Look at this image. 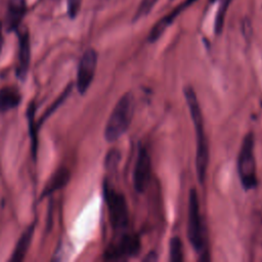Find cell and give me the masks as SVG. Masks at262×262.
I'll return each mask as SVG.
<instances>
[{
    "instance_id": "1",
    "label": "cell",
    "mask_w": 262,
    "mask_h": 262,
    "mask_svg": "<svg viewBox=\"0 0 262 262\" xmlns=\"http://www.w3.org/2000/svg\"><path fill=\"white\" fill-rule=\"evenodd\" d=\"M186 103L190 113L191 120L193 122L195 137H196V154H195V168L196 175L200 183H203L206 178V173L209 163V145L205 134L204 121L200 103L198 101L196 94L192 87L186 86L183 89Z\"/></svg>"
},
{
    "instance_id": "2",
    "label": "cell",
    "mask_w": 262,
    "mask_h": 262,
    "mask_svg": "<svg viewBox=\"0 0 262 262\" xmlns=\"http://www.w3.org/2000/svg\"><path fill=\"white\" fill-rule=\"evenodd\" d=\"M135 110V99L131 91L126 92L115 105L104 128V137L108 142L119 139L129 128Z\"/></svg>"
},
{
    "instance_id": "3",
    "label": "cell",
    "mask_w": 262,
    "mask_h": 262,
    "mask_svg": "<svg viewBox=\"0 0 262 262\" xmlns=\"http://www.w3.org/2000/svg\"><path fill=\"white\" fill-rule=\"evenodd\" d=\"M237 172L245 189H253L257 186L254 135L252 132H249L243 140L237 160Z\"/></svg>"
},
{
    "instance_id": "4",
    "label": "cell",
    "mask_w": 262,
    "mask_h": 262,
    "mask_svg": "<svg viewBox=\"0 0 262 262\" xmlns=\"http://www.w3.org/2000/svg\"><path fill=\"white\" fill-rule=\"evenodd\" d=\"M187 234L188 239L198 252H202L205 248L206 237L205 230L202 222V217L200 213L198 193L194 188L189 191L188 198V224H187Z\"/></svg>"
},
{
    "instance_id": "5",
    "label": "cell",
    "mask_w": 262,
    "mask_h": 262,
    "mask_svg": "<svg viewBox=\"0 0 262 262\" xmlns=\"http://www.w3.org/2000/svg\"><path fill=\"white\" fill-rule=\"evenodd\" d=\"M105 201L107 204L111 224L114 229L122 230L128 225V206L125 196L113 188L105 187Z\"/></svg>"
},
{
    "instance_id": "6",
    "label": "cell",
    "mask_w": 262,
    "mask_h": 262,
    "mask_svg": "<svg viewBox=\"0 0 262 262\" xmlns=\"http://www.w3.org/2000/svg\"><path fill=\"white\" fill-rule=\"evenodd\" d=\"M140 250V239L135 233H125L119 237L104 252V259L108 261L126 260L134 257Z\"/></svg>"
},
{
    "instance_id": "7",
    "label": "cell",
    "mask_w": 262,
    "mask_h": 262,
    "mask_svg": "<svg viewBox=\"0 0 262 262\" xmlns=\"http://www.w3.org/2000/svg\"><path fill=\"white\" fill-rule=\"evenodd\" d=\"M96 51L92 48L86 50L81 57L77 75V88L81 94H84L91 85L96 71Z\"/></svg>"
},
{
    "instance_id": "8",
    "label": "cell",
    "mask_w": 262,
    "mask_h": 262,
    "mask_svg": "<svg viewBox=\"0 0 262 262\" xmlns=\"http://www.w3.org/2000/svg\"><path fill=\"white\" fill-rule=\"evenodd\" d=\"M150 158L145 148L141 147L137 154L134 172H133V183L134 188L138 192H143L150 179Z\"/></svg>"
},
{
    "instance_id": "9",
    "label": "cell",
    "mask_w": 262,
    "mask_h": 262,
    "mask_svg": "<svg viewBox=\"0 0 262 262\" xmlns=\"http://www.w3.org/2000/svg\"><path fill=\"white\" fill-rule=\"evenodd\" d=\"M195 1L196 0H185V1L181 2L177 7H175L170 13L165 15L163 18L159 19L155 24V26L151 28V30L148 34V37H147L148 42H150V43L156 42L163 35V33L166 31V29L174 21V19Z\"/></svg>"
},
{
    "instance_id": "10",
    "label": "cell",
    "mask_w": 262,
    "mask_h": 262,
    "mask_svg": "<svg viewBox=\"0 0 262 262\" xmlns=\"http://www.w3.org/2000/svg\"><path fill=\"white\" fill-rule=\"evenodd\" d=\"M18 58H17V66L15 70V75L18 79L25 80L27 77V73L29 70L30 64V38L29 33L27 30H23L18 34Z\"/></svg>"
},
{
    "instance_id": "11",
    "label": "cell",
    "mask_w": 262,
    "mask_h": 262,
    "mask_svg": "<svg viewBox=\"0 0 262 262\" xmlns=\"http://www.w3.org/2000/svg\"><path fill=\"white\" fill-rule=\"evenodd\" d=\"M26 11L25 0H9L7 9V30H17Z\"/></svg>"
},
{
    "instance_id": "12",
    "label": "cell",
    "mask_w": 262,
    "mask_h": 262,
    "mask_svg": "<svg viewBox=\"0 0 262 262\" xmlns=\"http://www.w3.org/2000/svg\"><path fill=\"white\" fill-rule=\"evenodd\" d=\"M69 179H70V171L67 168L61 167V168L57 169L54 172V174L50 177L47 184L45 185L41 196L45 198V196L53 193L54 191L62 188L68 183Z\"/></svg>"
},
{
    "instance_id": "13",
    "label": "cell",
    "mask_w": 262,
    "mask_h": 262,
    "mask_svg": "<svg viewBox=\"0 0 262 262\" xmlns=\"http://www.w3.org/2000/svg\"><path fill=\"white\" fill-rule=\"evenodd\" d=\"M33 233H34V226H30L28 227L23 234L20 235V237L18 238L14 251L12 252V255L9 259V261L11 262H19L21 260H24V258L26 257V254L30 248L32 238H33Z\"/></svg>"
},
{
    "instance_id": "14",
    "label": "cell",
    "mask_w": 262,
    "mask_h": 262,
    "mask_svg": "<svg viewBox=\"0 0 262 262\" xmlns=\"http://www.w3.org/2000/svg\"><path fill=\"white\" fill-rule=\"evenodd\" d=\"M21 96L13 87H4L0 89V112L5 113L16 107L20 102Z\"/></svg>"
},
{
    "instance_id": "15",
    "label": "cell",
    "mask_w": 262,
    "mask_h": 262,
    "mask_svg": "<svg viewBox=\"0 0 262 262\" xmlns=\"http://www.w3.org/2000/svg\"><path fill=\"white\" fill-rule=\"evenodd\" d=\"M169 259L172 262H181L183 260L182 243L178 236H173L169 243Z\"/></svg>"
},
{
    "instance_id": "16",
    "label": "cell",
    "mask_w": 262,
    "mask_h": 262,
    "mask_svg": "<svg viewBox=\"0 0 262 262\" xmlns=\"http://www.w3.org/2000/svg\"><path fill=\"white\" fill-rule=\"evenodd\" d=\"M232 0H220V4L216 13L215 17V24H214V29L216 34H220L223 29V24H224V18L226 11L228 9V6Z\"/></svg>"
},
{
    "instance_id": "17",
    "label": "cell",
    "mask_w": 262,
    "mask_h": 262,
    "mask_svg": "<svg viewBox=\"0 0 262 262\" xmlns=\"http://www.w3.org/2000/svg\"><path fill=\"white\" fill-rule=\"evenodd\" d=\"M36 106L34 101L30 103L28 107V118H29V123H30V130H31V137H32V149H33V155L34 157L36 156V149H37V136H36V130L38 127L35 126L34 122V115H35Z\"/></svg>"
},
{
    "instance_id": "18",
    "label": "cell",
    "mask_w": 262,
    "mask_h": 262,
    "mask_svg": "<svg viewBox=\"0 0 262 262\" xmlns=\"http://www.w3.org/2000/svg\"><path fill=\"white\" fill-rule=\"evenodd\" d=\"M157 0H141V2L139 3V6L134 14L133 17V21H136L138 19H140L141 17H144L145 15H147L149 13V11L152 9V7L155 6Z\"/></svg>"
},
{
    "instance_id": "19",
    "label": "cell",
    "mask_w": 262,
    "mask_h": 262,
    "mask_svg": "<svg viewBox=\"0 0 262 262\" xmlns=\"http://www.w3.org/2000/svg\"><path fill=\"white\" fill-rule=\"evenodd\" d=\"M71 87H72V84H69V86L64 89V91L61 93V95L55 100V102L51 105V106H49V108H48V111L44 114V116H43V118H42V120L41 121H43V120H45L48 116H49V114H51L52 112H54L55 111V108L56 107H58V105L67 98V96L70 94V92H71ZM40 121V122H41Z\"/></svg>"
},
{
    "instance_id": "20",
    "label": "cell",
    "mask_w": 262,
    "mask_h": 262,
    "mask_svg": "<svg viewBox=\"0 0 262 262\" xmlns=\"http://www.w3.org/2000/svg\"><path fill=\"white\" fill-rule=\"evenodd\" d=\"M120 161V151L117 149H112L108 151L105 158V166L108 169H114L118 166Z\"/></svg>"
},
{
    "instance_id": "21",
    "label": "cell",
    "mask_w": 262,
    "mask_h": 262,
    "mask_svg": "<svg viewBox=\"0 0 262 262\" xmlns=\"http://www.w3.org/2000/svg\"><path fill=\"white\" fill-rule=\"evenodd\" d=\"M80 1L81 0H69V13L71 15V17H75L79 6H80Z\"/></svg>"
},
{
    "instance_id": "22",
    "label": "cell",
    "mask_w": 262,
    "mask_h": 262,
    "mask_svg": "<svg viewBox=\"0 0 262 262\" xmlns=\"http://www.w3.org/2000/svg\"><path fill=\"white\" fill-rule=\"evenodd\" d=\"M158 259V256L156 254V252H149L145 257H144V261H156Z\"/></svg>"
},
{
    "instance_id": "23",
    "label": "cell",
    "mask_w": 262,
    "mask_h": 262,
    "mask_svg": "<svg viewBox=\"0 0 262 262\" xmlns=\"http://www.w3.org/2000/svg\"><path fill=\"white\" fill-rule=\"evenodd\" d=\"M2 45H3V36H2V24L0 23V52L2 49Z\"/></svg>"
},
{
    "instance_id": "24",
    "label": "cell",
    "mask_w": 262,
    "mask_h": 262,
    "mask_svg": "<svg viewBox=\"0 0 262 262\" xmlns=\"http://www.w3.org/2000/svg\"><path fill=\"white\" fill-rule=\"evenodd\" d=\"M210 1H211V2H213V1H215V0H210Z\"/></svg>"
}]
</instances>
